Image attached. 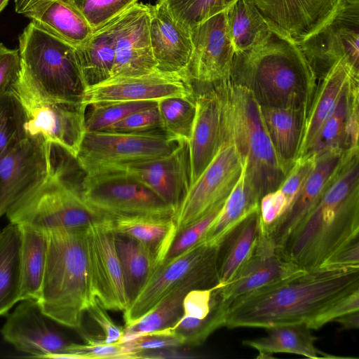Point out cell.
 <instances>
[{
	"label": "cell",
	"mask_w": 359,
	"mask_h": 359,
	"mask_svg": "<svg viewBox=\"0 0 359 359\" xmlns=\"http://www.w3.org/2000/svg\"><path fill=\"white\" fill-rule=\"evenodd\" d=\"M359 290V268L302 271L252 292L229 306V328L269 329L316 320L334 303Z\"/></svg>",
	"instance_id": "obj_1"
},
{
	"label": "cell",
	"mask_w": 359,
	"mask_h": 359,
	"mask_svg": "<svg viewBox=\"0 0 359 359\" xmlns=\"http://www.w3.org/2000/svg\"><path fill=\"white\" fill-rule=\"evenodd\" d=\"M359 238L358 149L346 152L320 201L302 225L278 250L303 271L322 267Z\"/></svg>",
	"instance_id": "obj_2"
},
{
	"label": "cell",
	"mask_w": 359,
	"mask_h": 359,
	"mask_svg": "<svg viewBox=\"0 0 359 359\" xmlns=\"http://www.w3.org/2000/svg\"><path fill=\"white\" fill-rule=\"evenodd\" d=\"M230 81L250 91L261 107L308 114L318 80L294 43L273 35L266 43L234 54Z\"/></svg>",
	"instance_id": "obj_3"
},
{
	"label": "cell",
	"mask_w": 359,
	"mask_h": 359,
	"mask_svg": "<svg viewBox=\"0 0 359 359\" xmlns=\"http://www.w3.org/2000/svg\"><path fill=\"white\" fill-rule=\"evenodd\" d=\"M87 228V227H86ZM85 229L46 231L47 257L40 297L42 312L55 323L80 331L96 299Z\"/></svg>",
	"instance_id": "obj_4"
},
{
	"label": "cell",
	"mask_w": 359,
	"mask_h": 359,
	"mask_svg": "<svg viewBox=\"0 0 359 359\" xmlns=\"http://www.w3.org/2000/svg\"><path fill=\"white\" fill-rule=\"evenodd\" d=\"M216 86L222 104V142L236 147L243 163L245 182L260 201L279 188L292 168L276 153L260 106L250 91L230 80Z\"/></svg>",
	"instance_id": "obj_5"
},
{
	"label": "cell",
	"mask_w": 359,
	"mask_h": 359,
	"mask_svg": "<svg viewBox=\"0 0 359 359\" xmlns=\"http://www.w3.org/2000/svg\"><path fill=\"white\" fill-rule=\"evenodd\" d=\"M52 168L47 178L18 200L6 213L10 223L46 232L85 229L109 217L84 201L81 184L67 178V168L50 144Z\"/></svg>",
	"instance_id": "obj_6"
},
{
	"label": "cell",
	"mask_w": 359,
	"mask_h": 359,
	"mask_svg": "<svg viewBox=\"0 0 359 359\" xmlns=\"http://www.w3.org/2000/svg\"><path fill=\"white\" fill-rule=\"evenodd\" d=\"M18 41L21 74L36 89L55 100L81 102L86 86L76 47L32 22Z\"/></svg>",
	"instance_id": "obj_7"
},
{
	"label": "cell",
	"mask_w": 359,
	"mask_h": 359,
	"mask_svg": "<svg viewBox=\"0 0 359 359\" xmlns=\"http://www.w3.org/2000/svg\"><path fill=\"white\" fill-rule=\"evenodd\" d=\"M219 245L201 240L168 263L158 266L123 311L125 325L137 321L170 292L184 284H194L198 288L218 285Z\"/></svg>",
	"instance_id": "obj_8"
},
{
	"label": "cell",
	"mask_w": 359,
	"mask_h": 359,
	"mask_svg": "<svg viewBox=\"0 0 359 359\" xmlns=\"http://www.w3.org/2000/svg\"><path fill=\"white\" fill-rule=\"evenodd\" d=\"M10 90L19 97L24 107L27 135H40L76 158L86 132L87 107L81 102L46 96L21 72Z\"/></svg>",
	"instance_id": "obj_9"
},
{
	"label": "cell",
	"mask_w": 359,
	"mask_h": 359,
	"mask_svg": "<svg viewBox=\"0 0 359 359\" xmlns=\"http://www.w3.org/2000/svg\"><path fill=\"white\" fill-rule=\"evenodd\" d=\"M180 143L162 130L86 131L75 158L85 175L165 156Z\"/></svg>",
	"instance_id": "obj_10"
},
{
	"label": "cell",
	"mask_w": 359,
	"mask_h": 359,
	"mask_svg": "<svg viewBox=\"0 0 359 359\" xmlns=\"http://www.w3.org/2000/svg\"><path fill=\"white\" fill-rule=\"evenodd\" d=\"M81 189L87 204L109 217L175 214V210L147 187L123 172L84 175Z\"/></svg>",
	"instance_id": "obj_11"
},
{
	"label": "cell",
	"mask_w": 359,
	"mask_h": 359,
	"mask_svg": "<svg viewBox=\"0 0 359 359\" xmlns=\"http://www.w3.org/2000/svg\"><path fill=\"white\" fill-rule=\"evenodd\" d=\"M297 45L318 81L340 59L359 71V0H339L327 20Z\"/></svg>",
	"instance_id": "obj_12"
},
{
	"label": "cell",
	"mask_w": 359,
	"mask_h": 359,
	"mask_svg": "<svg viewBox=\"0 0 359 359\" xmlns=\"http://www.w3.org/2000/svg\"><path fill=\"white\" fill-rule=\"evenodd\" d=\"M243 168V161L234 144L223 142L176 210L173 219L177 234L224 203L239 180Z\"/></svg>",
	"instance_id": "obj_13"
},
{
	"label": "cell",
	"mask_w": 359,
	"mask_h": 359,
	"mask_svg": "<svg viewBox=\"0 0 359 359\" xmlns=\"http://www.w3.org/2000/svg\"><path fill=\"white\" fill-rule=\"evenodd\" d=\"M52 168L50 143L27 136L0 156V217L43 182Z\"/></svg>",
	"instance_id": "obj_14"
},
{
	"label": "cell",
	"mask_w": 359,
	"mask_h": 359,
	"mask_svg": "<svg viewBox=\"0 0 359 359\" xmlns=\"http://www.w3.org/2000/svg\"><path fill=\"white\" fill-rule=\"evenodd\" d=\"M192 53L186 74L194 85L210 86L230 80L235 51L227 25V9L190 31Z\"/></svg>",
	"instance_id": "obj_15"
},
{
	"label": "cell",
	"mask_w": 359,
	"mask_h": 359,
	"mask_svg": "<svg viewBox=\"0 0 359 359\" xmlns=\"http://www.w3.org/2000/svg\"><path fill=\"white\" fill-rule=\"evenodd\" d=\"M194 86L187 74L156 69L130 76H114L90 86L83 91L86 107L100 102L158 101L170 97L195 95Z\"/></svg>",
	"instance_id": "obj_16"
},
{
	"label": "cell",
	"mask_w": 359,
	"mask_h": 359,
	"mask_svg": "<svg viewBox=\"0 0 359 359\" xmlns=\"http://www.w3.org/2000/svg\"><path fill=\"white\" fill-rule=\"evenodd\" d=\"M86 239L95 297L107 310L124 311L130 303L110 218L88 226Z\"/></svg>",
	"instance_id": "obj_17"
},
{
	"label": "cell",
	"mask_w": 359,
	"mask_h": 359,
	"mask_svg": "<svg viewBox=\"0 0 359 359\" xmlns=\"http://www.w3.org/2000/svg\"><path fill=\"white\" fill-rule=\"evenodd\" d=\"M150 18L151 5L137 2L110 22L115 48L110 77L143 75L157 69L150 42Z\"/></svg>",
	"instance_id": "obj_18"
},
{
	"label": "cell",
	"mask_w": 359,
	"mask_h": 359,
	"mask_svg": "<svg viewBox=\"0 0 359 359\" xmlns=\"http://www.w3.org/2000/svg\"><path fill=\"white\" fill-rule=\"evenodd\" d=\"M34 300H22L10 314L1 333L17 350L32 357L56 359L66 353L70 344L53 325Z\"/></svg>",
	"instance_id": "obj_19"
},
{
	"label": "cell",
	"mask_w": 359,
	"mask_h": 359,
	"mask_svg": "<svg viewBox=\"0 0 359 359\" xmlns=\"http://www.w3.org/2000/svg\"><path fill=\"white\" fill-rule=\"evenodd\" d=\"M123 172L138 180L175 212L191 184L189 143H180L165 156L128 163L104 172Z\"/></svg>",
	"instance_id": "obj_20"
},
{
	"label": "cell",
	"mask_w": 359,
	"mask_h": 359,
	"mask_svg": "<svg viewBox=\"0 0 359 359\" xmlns=\"http://www.w3.org/2000/svg\"><path fill=\"white\" fill-rule=\"evenodd\" d=\"M303 270L285 259L260 226L256 246L231 280L219 290L229 305L238 299Z\"/></svg>",
	"instance_id": "obj_21"
},
{
	"label": "cell",
	"mask_w": 359,
	"mask_h": 359,
	"mask_svg": "<svg viewBox=\"0 0 359 359\" xmlns=\"http://www.w3.org/2000/svg\"><path fill=\"white\" fill-rule=\"evenodd\" d=\"M273 35L298 44L330 15L339 0H251Z\"/></svg>",
	"instance_id": "obj_22"
},
{
	"label": "cell",
	"mask_w": 359,
	"mask_h": 359,
	"mask_svg": "<svg viewBox=\"0 0 359 359\" xmlns=\"http://www.w3.org/2000/svg\"><path fill=\"white\" fill-rule=\"evenodd\" d=\"M346 151L330 150L315 157L313 170L296 198L269 229H264L280 250L317 205L340 166Z\"/></svg>",
	"instance_id": "obj_23"
},
{
	"label": "cell",
	"mask_w": 359,
	"mask_h": 359,
	"mask_svg": "<svg viewBox=\"0 0 359 359\" xmlns=\"http://www.w3.org/2000/svg\"><path fill=\"white\" fill-rule=\"evenodd\" d=\"M196 95V114L189 141L190 187L212 161L222 144V104L216 85Z\"/></svg>",
	"instance_id": "obj_24"
},
{
	"label": "cell",
	"mask_w": 359,
	"mask_h": 359,
	"mask_svg": "<svg viewBox=\"0 0 359 359\" xmlns=\"http://www.w3.org/2000/svg\"><path fill=\"white\" fill-rule=\"evenodd\" d=\"M149 35L156 69L186 74L193 49L190 32L155 4L151 5Z\"/></svg>",
	"instance_id": "obj_25"
},
{
	"label": "cell",
	"mask_w": 359,
	"mask_h": 359,
	"mask_svg": "<svg viewBox=\"0 0 359 359\" xmlns=\"http://www.w3.org/2000/svg\"><path fill=\"white\" fill-rule=\"evenodd\" d=\"M354 77H359V71L346 60L340 59L318 81L304 122L297 158L307 153L345 88Z\"/></svg>",
	"instance_id": "obj_26"
},
{
	"label": "cell",
	"mask_w": 359,
	"mask_h": 359,
	"mask_svg": "<svg viewBox=\"0 0 359 359\" xmlns=\"http://www.w3.org/2000/svg\"><path fill=\"white\" fill-rule=\"evenodd\" d=\"M109 218L116 233L133 238L147 247L154 254L157 268L162 264L177 235L173 217L134 215Z\"/></svg>",
	"instance_id": "obj_27"
},
{
	"label": "cell",
	"mask_w": 359,
	"mask_h": 359,
	"mask_svg": "<svg viewBox=\"0 0 359 359\" xmlns=\"http://www.w3.org/2000/svg\"><path fill=\"white\" fill-rule=\"evenodd\" d=\"M262 337L247 339L243 345L259 352L257 358H273L278 353L300 355L309 358H341L318 349L315 346L317 338L304 325H288L271 327Z\"/></svg>",
	"instance_id": "obj_28"
},
{
	"label": "cell",
	"mask_w": 359,
	"mask_h": 359,
	"mask_svg": "<svg viewBox=\"0 0 359 359\" xmlns=\"http://www.w3.org/2000/svg\"><path fill=\"white\" fill-rule=\"evenodd\" d=\"M259 208L241 221L219 245L218 285L228 283L252 253L260 232Z\"/></svg>",
	"instance_id": "obj_29"
},
{
	"label": "cell",
	"mask_w": 359,
	"mask_h": 359,
	"mask_svg": "<svg viewBox=\"0 0 359 359\" xmlns=\"http://www.w3.org/2000/svg\"><path fill=\"white\" fill-rule=\"evenodd\" d=\"M29 19L76 48L86 43L95 32L74 0H55Z\"/></svg>",
	"instance_id": "obj_30"
},
{
	"label": "cell",
	"mask_w": 359,
	"mask_h": 359,
	"mask_svg": "<svg viewBox=\"0 0 359 359\" xmlns=\"http://www.w3.org/2000/svg\"><path fill=\"white\" fill-rule=\"evenodd\" d=\"M260 109L276 153L291 168L298 156L307 114L292 108L260 106Z\"/></svg>",
	"instance_id": "obj_31"
},
{
	"label": "cell",
	"mask_w": 359,
	"mask_h": 359,
	"mask_svg": "<svg viewBox=\"0 0 359 359\" xmlns=\"http://www.w3.org/2000/svg\"><path fill=\"white\" fill-rule=\"evenodd\" d=\"M19 226V225H18ZM20 248V297L22 300L38 301L42 286L47 257L46 232L27 226H19Z\"/></svg>",
	"instance_id": "obj_32"
},
{
	"label": "cell",
	"mask_w": 359,
	"mask_h": 359,
	"mask_svg": "<svg viewBox=\"0 0 359 359\" xmlns=\"http://www.w3.org/2000/svg\"><path fill=\"white\" fill-rule=\"evenodd\" d=\"M115 245L130 304L154 274L157 262L147 247L128 236L115 233Z\"/></svg>",
	"instance_id": "obj_33"
},
{
	"label": "cell",
	"mask_w": 359,
	"mask_h": 359,
	"mask_svg": "<svg viewBox=\"0 0 359 359\" xmlns=\"http://www.w3.org/2000/svg\"><path fill=\"white\" fill-rule=\"evenodd\" d=\"M227 25L235 53L259 46L273 35L251 0H237L227 9Z\"/></svg>",
	"instance_id": "obj_34"
},
{
	"label": "cell",
	"mask_w": 359,
	"mask_h": 359,
	"mask_svg": "<svg viewBox=\"0 0 359 359\" xmlns=\"http://www.w3.org/2000/svg\"><path fill=\"white\" fill-rule=\"evenodd\" d=\"M20 230L10 223L0 233V316L20 302Z\"/></svg>",
	"instance_id": "obj_35"
},
{
	"label": "cell",
	"mask_w": 359,
	"mask_h": 359,
	"mask_svg": "<svg viewBox=\"0 0 359 359\" xmlns=\"http://www.w3.org/2000/svg\"><path fill=\"white\" fill-rule=\"evenodd\" d=\"M76 50L86 88L109 79L115 59L110 22L95 32L86 43L76 48Z\"/></svg>",
	"instance_id": "obj_36"
},
{
	"label": "cell",
	"mask_w": 359,
	"mask_h": 359,
	"mask_svg": "<svg viewBox=\"0 0 359 359\" xmlns=\"http://www.w3.org/2000/svg\"><path fill=\"white\" fill-rule=\"evenodd\" d=\"M259 208V201L246 184L243 168L239 180L202 240L220 245L230 231Z\"/></svg>",
	"instance_id": "obj_37"
},
{
	"label": "cell",
	"mask_w": 359,
	"mask_h": 359,
	"mask_svg": "<svg viewBox=\"0 0 359 359\" xmlns=\"http://www.w3.org/2000/svg\"><path fill=\"white\" fill-rule=\"evenodd\" d=\"M358 95L359 77H354L345 88L336 107L305 155L316 157L330 150L347 151L345 144L346 126L352 102Z\"/></svg>",
	"instance_id": "obj_38"
},
{
	"label": "cell",
	"mask_w": 359,
	"mask_h": 359,
	"mask_svg": "<svg viewBox=\"0 0 359 359\" xmlns=\"http://www.w3.org/2000/svg\"><path fill=\"white\" fill-rule=\"evenodd\" d=\"M197 288L194 284L188 283L173 290L137 321L126 325L118 343L172 326L182 316V304L186 294L191 290Z\"/></svg>",
	"instance_id": "obj_39"
},
{
	"label": "cell",
	"mask_w": 359,
	"mask_h": 359,
	"mask_svg": "<svg viewBox=\"0 0 359 359\" xmlns=\"http://www.w3.org/2000/svg\"><path fill=\"white\" fill-rule=\"evenodd\" d=\"M161 130L178 143L189 142L196 114V95L157 102Z\"/></svg>",
	"instance_id": "obj_40"
},
{
	"label": "cell",
	"mask_w": 359,
	"mask_h": 359,
	"mask_svg": "<svg viewBox=\"0 0 359 359\" xmlns=\"http://www.w3.org/2000/svg\"><path fill=\"white\" fill-rule=\"evenodd\" d=\"M237 0H156L177 23L188 31L207 18L228 9Z\"/></svg>",
	"instance_id": "obj_41"
},
{
	"label": "cell",
	"mask_w": 359,
	"mask_h": 359,
	"mask_svg": "<svg viewBox=\"0 0 359 359\" xmlns=\"http://www.w3.org/2000/svg\"><path fill=\"white\" fill-rule=\"evenodd\" d=\"M229 306L221 297L205 318L198 319L182 316L172 326L170 327V329L182 339L184 346H200L215 331L225 326Z\"/></svg>",
	"instance_id": "obj_42"
},
{
	"label": "cell",
	"mask_w": 359,
	"mask_h": 359,
	"mask_svg": "<svg viewBox=\"0 0 359 359\" xmlns=\"http://www.w3.org/2000/svg\"><path fill=\"white\" fill-rule=\"evenodd\" d=\"M25 123L19 97L11 90L0 95V156L27 137Z\"/></svg>",
	"instance_id": "obj_43"
},
{
	"label": "cell",
	"mask_w": 359,
	"mask_h": 359,
	"mask_svg": "<svg viewBox=\"0 0 359 359\" xmlns=\"http://www.w3.org/2000/svg\"><path fill=\"white\" fill-rule=\"evenodd\" d=\"M158 101H129L100 102L90 105L86 115V131H99L108 128L129 114L157 104Z\"/></svg>",
	"instance_id": "obj_44"
},
{
	"label": "cell",
	"mask_w": 359,
	"mask_h": 359,
	"mask_svg": "<svg viewBox=\"0 0 359 359\" xmlns=\"http://www.w3.org/2000/svg\"><path fill=\"white\" fill-rule=\"evenodd\" d=\"M138 0H74L94 32L104 27Z\"/></svg>",
	"instance_id": "obj_45"
},
{
	"label": "cell",
	"mask_w": 359,
	"mask_h": 359,
	"mask_svg": "<svg viewBox=\"0 0 359 359\" xmlns=\"http://www.w3.org/2000/svg\"><path fill=\"white\" fill-rule=\"evenodd\" d=\"M82 336L85 344L72 343L67 353L60 355L57 359H135V355L121 343L105 344L102 339L87 334Z\"/></svg>",
	"instance_id": "obj_46"
},
{
	"label": "cell",
	"mask_w": 359,
	"mask_h": 359,
	"mask_svg": "<svg viewBox=\"0 0 359 359\" xmlns=\"http://www.w3.org/2000/svg\"><path fill=\"white\" fill-rule=\"evenodd\" d=\"M224 203L178 233L160 266L168 263L201 241L212 223L217 218Z\"/></svg>",
	"instance_id": "obj_47"
},
{
	"label": "cell",
	"mask_w": 359,
	"mask_h": 359,
	"mask_svg": "<svg viewBox=\"0 0 359 359\" xmlns=\"http://www.w3.org/2000/svg\"><path fill=\"white\" fill-rule=\"evenodd\" d=\"M121 344L135 355V358H138V354L141 352L184 346L182 339L170 327L141 334Z\"/></svg>",
	"instance_id": "obj_48"
},
{
	"label": "cell",
	"mask_w": 359,
	"mask_h": 359,
	"mask_svg": "<svg viewBox=\"0 0 359 359\" xmlns=\"http://www.w3.org/2000/svg\"><path fill=\"white\" fill-rule=\"evenodd\" d=\"M104 130L119 132L161 130L157 104L133 111Z\"/></svg>",
	"instance_id": "obj_49"
},
{
	"label": "cell",
	"mask_w": 359,
	"mask_h": 359,
	"mask_svg": "<svg viewBox=\"0 0 359 359\" xmlns=\"http://www.w3.org/2000/svg\"><path fill=\"white\" fill-rule=\"evenodd\" d=\"M315 157L307 155L297 158L279 189L284 194L287 208L292 204L313 170Z\"/></svg>",
	"instance_id": "obj_50"
},
{
	"label": "cell",
	"mask_w": 359,
	"mask_h": 359,
	"mask_svg": "<svg viewBox=\"0 0 359 359\" xmlns=\"http://www.w3.org/2000/svg\"><path fill=\"white\" fill-rule=\"evenodd\" d=\"M21 62L19 50L0 43V95L9 90L20 76Z\"/></svg>",
	"instance_id": "obj_51"
},
{
	"label": "cell",
	"mask_w": 359,
	"mask_h": 359,
	"mask_svg": "<svg viewBox=\"0 0 359 359\" xmlns=\"http://www.w3.org/2000/svg\"><path fill=\"white\" fill-rule=\"evenodd\" d=\"M287 208L286 198L279 189L264 195L259 201L262 227L269 229L277 222Z\"/></svg>",
	"instance_id": "obj_52"
},
{
	"label": "cell",
	"mask_w": 359,
	"mask_h": 359,
	"mask_svg": "<svg viewBox=\"0 0 359 359\" xmlns=\"http://www.w3.org/2000/svg\"><path fill=\"white\" fill-rule=\"evenodd\" d=\"M90 317L97 324L104 334L102 339L105 344L118 343L123 336V330L111 320L107 312L95 299L88 308Z\"/></svg>",
	"instance_id": "obj_53"
},
{
	"label": "cell",
	"mask_w": 359,
	"mask_h": 359,
	"mask_svg": "<svg viewBox=\"0 0 359 359\" xmlns=\"http://www.w3.org/2000/svg\"><path fill=\"white\" fill-rule=\"evenodd\" d=\"M358 311H359V290L334 303L316 320L312 330H318L343 315Z\"/></svg>",
	"instance_id": "obj_54"
},
{
	"label": "cell",
	"mask_w": 359,
	"mask_h": 359,
	"mask_svg": "<svg viewBox=\"0 0 359 359\" xmlns=\"http://www.w3.org/2000/svg\"><path fill=\"white\" fill-rule=\"evenodd\" d=\"M320 268L333 269L359 268V238L343 248Z\"/></svg>",
	"instance_id": "obj_55"
},
{
	"label": "cell",
	"mask_w": 359,
	"mask_h": 359,
	"mask_svg": "<svg viewBox=\"0 0 359 359\" xmlns=\"http://www.w3.org/2000/svg\"><path fill=\"white\" fill-rule=\"evenodd\" d=\"M358 104L359 95L352 102L346 126V150L358 149Z\"/></svg>",
	"instance_id": "obj_56"
},
{
	"label": "cell",
	"mask_w": 359,
	"mask_h": 359,
	"mask_svg": "<svg viewBox=\"0 0 359 359\" xmlns=\"http://www.w3.org/2000/svg\"><path fill=\"white\" fill-rule=\"evenodd\" d=\"M55 0H14L15 11L29 18L41 12Z\"/></svg>",
	"instance_id": "obj_57"
},
{
	"label": "cell",
	"mask_w": 359,
	"mask_h": 359,
	"mask_svg": "<svg viewBox=\"0 0 359 359\" xmlns=\"http://www.w3.org/2000/svg\"><path fill=\"white\" fill-rule=\"evenodd\" d=\"M343 330L358 329L359 327V311L343 315L334 320Z\"/></svg>",
	"instance_id": "obj_58"
},
{
	"label": "cell",
	"mask_w": 359,
	"mask_h": 359,
	"mask_svg": "<svg viewBox=\"0 0 359 359\" xmlns=\"http://www.w3.org/2000/svg\"><path fill=\"white\" fill-rule=\"evenodd\" d=\"M9 0H0V13L6 6Z\"/></svg>",
	"instance_id": "obj_59"
},
{
	"label": "cell",
	"mask_w": 359,
	"mask_h": 359,
	"mask_svg": "<svg viewBox=\"0 0 359 359\" xmlns=\"http://www.w3.org/2000/svg\"><path fill=\"white\" fill-rule=\"evenodd\" d=\"M0 233H1V231H0Z\"/></svg>",
	"instance_id": "obj_60"
}]
</instances>
